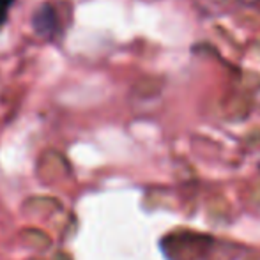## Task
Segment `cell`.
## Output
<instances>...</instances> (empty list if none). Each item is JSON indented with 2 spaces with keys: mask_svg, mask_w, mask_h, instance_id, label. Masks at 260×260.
Returning a JSON list of instances; mask_svg holds the SVG:
<instances>
[{
  "mask_svg": "<svg viewBox=\"0 0 260 260\" xmlns=\"http://www.w3.org/2000/svg\"><path fill=\"white\" fill-rule=\"evenodd\" d=\"M32 25H34L36 32L39 36L48 38V36L55 34V30H57V13H55L53 7L50 4L39 7L36 11L34 18H32Z\"/></svg>",
  "mask_w": 260,
  "mask_h": 260,
  "instance_id": "cell-1",
  "label": "cell"
},
{
  "mask_svg": "<svg viewBox=\"0 0 260 260\" xmlns=\"http://www.w3.org/2000/svg\"><path fill=\"white\" fill-rule=\"evenodd\" d=\"M14 0H0V25L6 21L7 18V13H9L11 6H13Z\"/></svg>",
  "mask_w": 260,
  "mask_h": 260,
  "instance_id": "cell-2",
  "label": "cell"
}]
</instances>
